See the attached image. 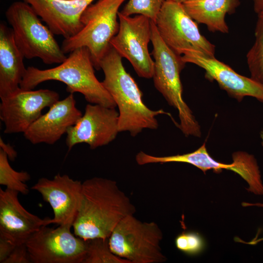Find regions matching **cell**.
I'll return each instance as SVG.
<instances>
[{
  "mask_svg": "<svg viewBox=\"0 0 263 263\" xmlns=\"http://www.w3.org/2000/svg\"><path fill=\"white\" fill-rule=\"evenodd\" d=\"M135 207L115 181L101 177L82 183L80 207L73 227L85 241L109 238L120 221L134 215Z\"/></svg>",
  "mask_w": 263,
  "mask_h": 263,
  "instance_id": "6da1fadb",
  "label": "cell"
},
{
  "mask_svg": "<svg viewBox=\"0 0 263 263\" xmlns=\"http://www.w3.org/2000/svg\"><path fill=\"white\" fill-rule=\"evenodd\" d=\"M122 58L111 45L100 64L104 74L101 82L118 108L119 132H128L135 136L144 129H157L156 117L169 114L162 109L152 110L145 105L142 93L125 70Z\"/></svg>",
  "mask_w": 263,
  "mask_h": 263,
  "instance_id": "7a4b0ae2",
  "label": "cell"
},
{
  "mask_svg": "<svg viewBox=\"0 0 263 263\" xmlns=\"http://www.w3.org/2000/svg\"><path fill=\"white\" fill-rule=\"evenodd\" d=\"M94 69L89 49L79 47L56 67L44 70L28 67L19 87L31 90L44 81H59L66 85L70 94L81 93L91 104L116 107L113 97L96 78Z\"/></svg>",
  "mask_w": 263,
  "mask_h": 263,
  "instance_id": "3957f363",
  "label": "cell"
},
{
  "mask_svg": "<svg viewBox=\"0 0 263 263\" xmlns=\"http://www.w3.org/2000/svg\"><path fill=\"white\" fill-rule=\"evenodd\" d=\"M154 60V85L169 104L178 112L179 128L187 136L200 137V127L183 98L180 74L185 64L181 56L170 49L160 37L155 22L151 21V41Z\"/></svg>",
  "mask_w": 263,
  "mask_h": 263,
  "instance_id": "277c9868",
  "label": "cell"
},
{
  "mask_svg": "<svg viewBox=\"0 0 263 263\" xmlns=\"http://www.w3.org/2000/svg\"><path fill=\"white\" fill-rule=\"evenodd\" d=\"M15 42L27 59L38 57L46 64H60L67 56L54 38L50 28L44 25L31 6L18 1L5 11Z\"/></svg>",
  "mask_w": 263,
  "mask_h": 263,
  "instance_id": "5b68a950",
  "label": "cell"
},
{
  "mask_svg": "<svg viewBox=\"0 0 263 263\" xmlns=\"http://www.w3.org/2000/svg\"><path fill=\"white\" fill-rule=\"evenodd\" d=\"M126 0H98L82 12V29L75 35L63 40L61 49L65 54L82 47L91 54L94 68L100 69L101 59L108 50L112 38L119 29V9Z\"/></svg>",
  "mask_w": 263,
  "mask_h": 263,
  "instance_id": "8992f818",
  "label": "cell"
},
{
  "mask_svg": "<svg viewBox=\"0 0 263 263\" xmlns=\"http://www.w3.org/2000/svg\"><path fill=\"white\" fill-rule=\"evenodd\" d=\"M163 233L154 222H142L127 216L117 225L109 238L110 247L130 263H162L167 260L160 243Z\"/></svg>",
  "mask_w": 263,
  "mask_h": 263,
  "instance_id": "52a82bcc",
  "label": "cell"
},
{
  "mask_svg": "<svg viewBox=\"0 0 263 263\" xmlns=\"http://www.w3.org/2000/svg\"><path fill=\"white\" fill-rule=\"evenodd\" d=\"M155 24L164 42L178 55L193 52L215 57V45L201 34L182 3L166 0Z\"/></svg>",
  "mask_w": 263,
  "mask_h": 263,
  "instance_id": "ba28073f",
  "label": "cell"
},
{
  "mask_svg": "<svg viewBox=\"0 0 263 263\" xmlns=\"http://www.w3.org/2000/svg\"><path fill=\"white\" fill-rule=\"evenodd\" d=\"M42 225L25 243L31 263H83L87 241L75 236L71 226Z\"/></svg>",
  "mask_w": 263,
  "mask_h": 263,
  "instance_id": "9c48e42d",
  "label": "cell"
},
{
  "mask_svg": "<svg viewBox=\"0 0 263 263\" xmlns=\"http://www.w3.org/2000/svg\"><path fill=\"white\" fill-rule=\"evenodd\" d=\"M119 29L110 41L111 45L129 60L137 75L152 77L154 60L148 50L151 41V20L140 15L132 17L118 13Z\"/></svg>",
  "mask_w": 263,
  "mask_h": 263,
  "instance_id": "30bf717a",
  "label": "cell"
},
{
  "mask_svg": "<svg viewBox=\"0 0 263 263\" xmlns=\"http://www.w3.org/2000/svg\"><path fill=\"white\" fill-rule=\"evenodd\" d=\"M233 162L226 164L216 161L207 152L206 143L196 150L186 154L171 156H156L143 152L140 156L143 165L170 162L185 163L191 164L205 173L212 169L219 173L222 169L232 170L240 175L248 183L247 188L256 195H263V184L260 171L254 156L244 151L234 152Z\"/></svg>",
  "mask_w": 263,
  "mask_h": 263,
  "instance_id": "8fae6325",
  "label": "cell"
},
{
  "mask_svg": "<svg viewBox=\"0 0 263 263\" xmlns=\"http://www.w3.org/2000/svg\"><path fill=\"white\" fill-rule=\"evenodd\" d=\"M0 118L6 134L24 133L49 108L59 100V94L49 89L25 90L20 87L0 97Z\"/></svg>",
  "mask_w": 263,
  "mask_h": 263,
  "instance_id": "7c38bea8",
  "label": "cell"
},
{
  "mask_svg": "<svg viewBox=\"0 0 263 263\" xmlns=\"http://www.w3.org/2000/svg\"><path fill=\"white\" fill-rule=\"evenodd\" d=\"M115 108L87 104L84 114L67 132L66 144L69 151L80 143L87 144L94 149L114 140L119 132V113Z\"/></svg>",
  "mask_w": 263,
  "mask_h": 263,
  "instance_id": "4fadbf2b",
  "label": "cell"
},
{
  "mask_svg": "<svg viewBox=\"0 0 263 263\" xmlns=\"http://www.w3.org/2000/svg\"><path fill=\"white\" fill-rule=\"evenodd\" d=\"M82 183L68 175L58 173L53 179L41 178L31 188L38 192L52 207L54 217L47 218L51 224L72 227L77 216L82 197Z\"/></svg>",
  "mask_w": 263,
  "mask_h": 263,
  "instance_id": "5bb4252c",
  "label": "cell"
},
{
  "mask_svg": "<svg viewBox=\"0 0 263 263\" xmlns=\"http://www.w3.org/2000/svg\"><path fill=\"white\" fill-rule=\"evenodd\" d=\"M183 61L194 64L205 70V77L216 81L230 96L241 101L245 96L256 98L263 102V87L250 77L242 75L230 67L216 59L193 52L181 56Z\"/></svg>",
  "mask_w": 263,
  "mask_h": 263,
  "instance_id": "9a60e30c",
  "label": "cell"
},
{
  "mask_svg": "<svg viewBox=\"0 0 263 263\" xmlns=\"http://www.w3.org/2000/svg\"><path fill=\"white\" fill-rule=\"evenodd\" d=\"M19 193L0 188V238L15 246L25 244L47 220L26 210L19 200Z\"/></svg>",
  "mask_w": 263,
  "mask_h": 263,
  "instance_id": "2e32d148",
  "label": "cell"
},
{
  "mask_svg": "<svg viewBox=\"0 0 263 263\" xmlns=\"http://www.w3.org/2000/svg\"><path fill=\"white\" fill-rule=\"evenodd\" d=\"M82 115L76 106L73 94H70L50 107L46 113L42 114L28 128L23 135L33 144H54Z\"/></svg>",
  "mask_w": 263,
  "mask_h": 263,
  "instance_id": "e0dca14e",
  "label": "cell"
},
{
  "mask_svg": "<svg viewBox=\"0 0 263 263\" xmlns=\"http://www.w3.org/2000/svg\"><path fill=\"white\" fill-rule=\"evenodd\" d=\"M33 9L54 35L68 38L82 28L80 17L95 0H21Z\"/></svg>",
  "mask_w": 263,
  "mask_h": 263,
  "instance_id": "ac0fdd59",
  "label": "cell"
},
{
  "mask_svg": "<svg viewBox=\"0 0 263 263\" xmlns=\"http://www.w3.org/2000/svg\"><path fill=\"white\" fill-rule=\"evenodd\" d=\"M12 30L0 24V98L19 88L26 71Z\"/></svg>",
  "mask_w": 263,
  "mask_h": 263,
  "instance_id": "d6986e66",
  "label": "cell"
},
{
  "mask_svg": "<svg viewBox=\"0 0 263 263\" xmlns=\"http://www.w3.org/2000/svg\"><path fill=\"white\" fill-rule=\"evenodd\" d=\"M186 12L197 22L207 25L213 32L228 33L225 20L239 4L238 0H188L182 3Z\"/></svg>",
  "mask_w": 263,
  "mask_h": 263,
  "instance_id": "ffe728a7",
  "label": "cell"
},
{
  "mask_svg": "<svg viewBox=\"0 0 263 263\" xmlns=\"http://www.w3.org/2000/svg\"><path fill=\"white\" fill-rule=\"evenodd\" d=\"M26 171L14 170L8 162L6 153L0 149V184L6 188L27 195L29 190L25 182L30 179Z\"/></svg>",
  "mask_w": 263,
  "mask_h": 263,
  "instance_id": "44dd1931",
  "label": "cell"
},
{
  "mask_svg": "<svg viewBox=\"0 0 263 263\" xmlns=\"http://www.w3.org/2000/svg\"><path fill=\"white\" fill-rule=\"evenodd\" d=\"M255 40L246 55L250 78L263 87V19L258 17Z\"/></svg>",
  "mask_w": 263,
  "mask_h": 263,
  "instance_id": "7402d4cb",
  "label": "cell"
},
{
  "mask_svg": "<svg viewBox=\"0 0 263 263\" xmlns=\"http://www.w3.org/2000/svg\"><path fill=\"white\" fill-rule=\"evenodd\" d=\"M83 263H130L111 250L109 238L87 240V250Z\"/></svg>",
  "mask_w": 263,
  "mask_h": 263,
  "instance_id": "603a6c76",
  "label": "cell"
},
{
  "mask_svg": "<svg viewBox=\"0 0 263 263\" xmlns=\"http://www.w3.org/2000/svg\"><path fill=\"white\" fill-rule=\"evenodd\" d=\"M165 1L166 0H129L120 12L127 16L135 14L143 15L155 22Z\"/></svg>",
  "mask_w": 263,
  "mask_h": 263,
  "instance_id": "cb8c5ba5",
  "label": "cell"
},
{
  "mask_svg": "<svg viewBox=\"0 0 263 263\" xmlns=\"http://www.w3.org/2000/svg\"><path fill=\"white\" fill-rule=\"evenodd\" d=\"M175 244L178 249L189 255L200 253L205 246L203 238L194 232H182L175 238Z\"/></svg>",
  "mask_w": 263,
  "mask_h": 263,
  "instance_id": "d4e9b609",
  "label": "cell"
},
{
  "mask_svg": "<svg viewBox=\"0 0 263 263\" xmlns=\"http://www.w3.org/2000/svg\"><path fill=\"white\" fill-rule=\"evenodd\" d=\"M31 263L25 244L17 245L3 263Z\"/></svg>",
  "mask_w": 263,
  "mask_h": 263,
  "instance_id": "484cf974",
  "label": "cell"
},
{
  "mask_svg": "<svg viewBox=\"0 0 263 263\" xmlns=\"http://www.w3.org/2000/svg\"><path fill=\"white\" fill-rule=\"evenodd\" d=\"M15 245L10 242L0 238V263H3L12 252Z\"/></svg>",
  "mask_w": 263,
  "mask_h": 263,
  "instance_id": "4316f807",
  "label": "cell"
},
{
  "mask_svg": "<svg viewBox=\"0 0 263 263\" xmlns=\"http://www.w3.org/2000/svg\"><path fill=\"white\" fill-rule=\"evenodd\" d=\"M0 149L6 153L8 159L12 161H14L17 156V152L14 147L10 144L5 143L1 137L0 138Z\"/></svg>",
  "mask_w": 263,
  "mask_h": 263,
  "instance_id": "83f0119b",
  "label": "cell"
},
{
  "mask_svg": "<svg viewBox=\"0 0 263 263\" xmlns=\"http://www.w3.org/2000/svg\"><path fill=\"white\" fill-rule=\"evenodd\" d=\"M261 137L262 140V144L263 147V132H262L261 133ZM242 205L244 207L257 206V207H263V203H254V204L248 203H243L242 204ZM260 241H263V238H261L260 239H258V240H256V241H253V242H251L249 244H256L257 242H260Z\"/></svg>",
  "mask_w": 263,
  "mask_h": 263,
  "instance_id": "f1b7e54d",
  "label": "cell"
},
{
  "mask_svg": "<svg viewBox=\"0 0 263 263\" xmlns=\"http://www.w3.org/2000/svg\"><path fill=\"white\" fill-rule=\"evenodd\" d=\"M254 9L258 15L263 10V0H253Z\"/></svg>",
  "mask_w": 263,
  "mask_h": 263,
  "instance_id": "f546056e",
  "label": "cell"
},
{
  "mask_svg": "<svg viewBox=\"0 0 263 263\" xmlns=\"http://www.w3.org/2000/svg\"><path fill=\"white\" fill-rule=\"evenodd\" d=\"M166 0L172 1L176 2L183 3H184V2H185L186 1H187L188 0Z\"/></svg>",
  "mask_w": 263,
  "mask_h": 263,
  "instance_id": "4dcf8cb0",
  "label": "cell"
}]
</instances>
